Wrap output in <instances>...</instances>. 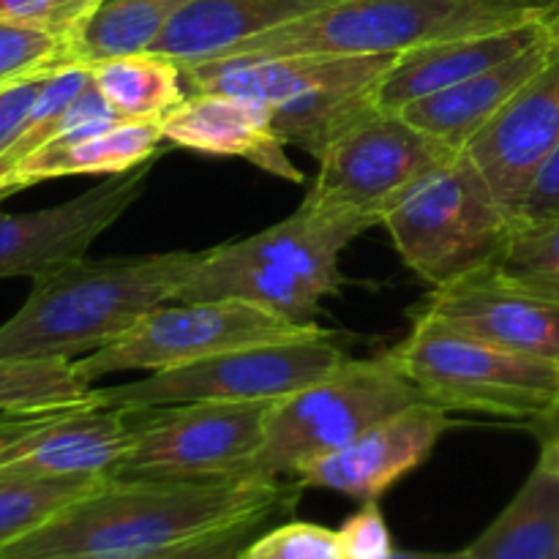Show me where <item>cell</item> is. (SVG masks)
I'll return each mask as SVG.
<instances>
[{
  "mask_svg": "<svg viewBox=\"0 0 559 559\" xmlns=\"http://www.w3.org/2000/svg\"><path fill=\"white\" fill-rule=\"evenodd\" d=\"M369 227V222L353 213L331 211V207L304 200L293 216L238 243L249 254L276 262L295 276L306 278L328 298V295L342 293L344 287L338 254Z\"/></svg>",
  "mask_w": 559,
  "mask_h": 559,
  "instance_id": "23",
  "label": "cell"
},
{
  "mask_svg": "<svg viewBox=\"0 0 559 559\" xmlns=\"http://www.w3.org/2000/svg\"><path fill=\"white\" fill-rule=\"evenodd\" d=\"M555 559H559V546H557V555H555Z\"/></svg>",
  "mask_w": 559,
  "mask_h": 559,
  "instance_id": "40",
  "label": "cell"
},
{
  "mask_svg": "<svg viewBox=\"0 0 559 559\" xmlns=\"http://www.w3.org/2000/svg\"><path fill=\"white\" fill-rule=\"evenodd\" d=\"M49 76L52 74L31 76V80L0 87V151H3V147L20 134L22 126L27 123V118H31L33 107H36L38 96H41Z\"/></svg>",
  "mask_w": 559,
  "mask_h": 559,
  "instance_id": "36",
  "label": "cell"
},
{
  "mask_svg": "<svg viewBox=\"0 0 559 559\" xmlns=\"http://www.w3.org/2000/svg\"><path fill=\"white\" fill-rule=\"evenodd\" d=\"M325 295L287 267L249 254L238 240L202 251L178 300H238L298 325H317Z\"/></svg>",
  "mask_w": 559,
  "mask_h": 559,
  "instance_id": "20",
  "label": "cell"
},
{
  "mask_svg": "<svg viewBox=\"0 0 559 559\" xmlns=\"http://www.w3.org/2000/svg\"><path fill=\"white\" fill-rule=\"evenodd\" d=\"M413 317H431L513 353L559 360V295L513 282L495 265L435 287Z\"/></svg>",
  "mask_w": 559,
  "mask_h": 559,
  "instance_id": "13",
  "label": "cell"
},
{
  "mask_svg": "<svg viewBox=\"0 0 559 559\" xmlns=\"http://www.w3.org/2000/svg\"><path fill=\"white\" fill-rule=\"evenodd\" d=\"M107 475L0 478V549L96 489Z\"/></svg>",
  "mask_w": 559,
  "mask_h": 559,
  "instance_id": "28",
  "label": "cell"
},
{
  "mask_svg": "<svg viewBox=\"0 0 559 559\" xmlns=\"http://www.w3.org/2000/svg\"><path fill=\"white\" fill-rule=\"evenodd\" d=\"M557 16H559V14H557Z\"/></svg>",
  "mask_w": 559,
  "mask_h": 559,
  "instance_id": "41",
  "label": "cell"
},
{
  "mask_svg": "<svg viewBox=\"0 0 559 559\" xmlns=\"http://www.w3.org/2000/svg\"><path fill=\"white\" fill-rule=\"evenodd\" d=\"M399 257L426 284L445 287L497 260L511 216L478 164L459 151L382 216Z\"/></svg>",
  "mask_w": 559,
  "mask_h": 559,
  "instance_id": "6",
  "label": "cell"
},
{
  "mask_svg": "<svg viewBox=\"0 0 559 559\" xmlns=\"http://www.w3.org/2000/svg\"><path fill=\"white\" fill-rule=\"evenodd\" d=\"M513 9L524 11L530 16H555L559 14V0H506Z\"/></svg>",
  "mask_w": 559,
  "mask_h": 559,
  "instance_id": "37",
  "label": "cell"
},
{
  "mask_svg": "<svg viewBox=\"0 0 559 559\" xmlns=\"http://www.w3.org/2000/svg\"><path fill=\"white\" fill-rule=\"evenodd\" d=\"M153 162L123 175H109L96 189L33 213H0V278L38 276L60 262L85 257L93 240L107 233L142 197Z\"/></svg>",
  "mask_w": 559,
  "mask_h": 559,
  "instance_id": "14",
  "label": "cell"
},
{
  "mask_svg": "<svg viewBox=\"0 0 559 559\" xmlns=\"http://www.w3.org/2000/svg\"><path fill=\"white\" fill-rule=\"evenodd\" d=\"M202 251L60 262L33 276L22 309L0 325V360H76L118 342L142 317L175 304Z\"/></svg>",
  "mask_w": 559,
  "mask_h": 559,
  "instance_id": "2",
  "label": "cell"
},
{
  "mask_svg": "<svg viewBox=\"0 0 559 559\" xmlns=\"http://www.w3.org/2000/svg\"><path fill=\"white\" fill-rule=\"evenodd\" d=\"M491 265L513 282L559 295V218L538 224L511 222Z\"/></svg>",
  "mask_w": 559,
  "mask_h": 559,
  "instance_id": "29",
  "label": "cell"
},
{
  "mask_svg": "<svg viewBox=\"0 0 559 559\" xmlns=\"http://www.w3.org/2000/svg\"><path fill=\"white\" fill-rule=\"evenodd\" d=\"M74 66L69 41L36 27L0 22V87Z\"/></svg>",
  "mask_w": 559,
  "mask_h": 559,
  "instance_id": "30",
  "label": "cell"
},
{
  "mask_svg": "<svg viewBox=\"0 0 559 559\" xmlns=\"http://www.w3.org/2000/svg\"><path fill=\"white\" fill-rule=\"evenodd\" d=\"M451 426L448 409L420 399L338 451L304 464L293 478L300 489H325L358 502H377L435 453Z\"/></svg>",
  "mask_w": 559,
  "mask_h": 559,
  "instance_id": "15",
  "label": "cell"
},
{
  "mask_svg": "<svg viewBox=\"0 0 559 559\" xmlns=\"http://www.w3.org/2000/svg\"><path fill=\"white\" fill-rule=\"evenodd\" d=\"M194 0H102L69 41L74 66L151 52L175 16Z\"/></svg>",
  "mask_w": 559,
  "mask_h": 559,
  "instance_id": "25",
  "label": "cell"
},
{
  "mask_svg": "<svg viewBox=\"0 0 559 559\" xmlns=\"http://www.w3.org/2000/svg\"><path fill=\"white\" fill-rule=\"evenodd\" d=\"M93 399H96V388L82 382L74 360H0V413L74 407Z\"/></svg>",
  "mask_w": 559,
  "mask_h": 559,
  "instance_id": "27",
  "label": "cell"
},
{
  "mask_svg": "<svg viewBox=\"0 0 559 559\" xmlns=\"http://www.w3.org/2000/svg\"><path fill=\"white\" fill-rule=\"evenodd\" d=\"M551 27V16L527 20L497 31L469 33V36L442 38L396 55L391 69L374 91V107L380 112H402L409 104L459 85L502 60L538 41Z\"/></svg>",
  "mask_w": 559,
  "mask_h": 559,
  "instance_id": "18",
  "label": "cell"
},
{
  "mask_svg": "<svg viewBox=\"0 0 559 559\" xmlns=\"http://www.w3.org/2000/svg\"><path fill=\"white\" fill-rule=\"evenodd\" d=\"M240 559H347L338 533L311 522H287L257 533L240 551Z\"/></svg>",
  "mask_w": 559,
  "mask_h": 559,
  "instance_id": "31",
  "label": "cell"
},
{
  "mask_svg": "<svg viewBox=\"0 0 559 559\" xmlns=\"http://www.w3.org/2000/svg\"><path fill=\"white\" fill-rule=\"evenodd\" d=\"M325 333L320 325H298L238 300H175L142 317L126 336L98 353L76 358V374L93 385L118 371L180 369L229 349L287 342Z\"/></svg>",
  "mask_w": 559,
  "mask_h": 559,
  "instance_id": "10",
  "label": "cell"
},
{
  "mask_svg": "<svg viewBox=\"0 0 559 559\" xmlns=\"http://www.w3.org/2000/svg\"><path fill=\"white\" fill-rule=\"evenodd\" d=\"M131 440L129 409L98 399L38 413H0V478L109 475Z\"/></svg>",
  "mask_w": 559,
  "mask_h": 559,
  "instance_id": "12",
  "label": "cell"
},
{
  "mask_svg": "<svg viewBox=\"0 0 559 559\" xmlns=\"http://www.w3.org/2000/svg\"><path fill=\"white\" fill-rule=\"evenodd\" d=\"M91 80L123 120H164L189 96L183 69L153 52L102 60L91 66Z\"/></svg>",
  "mask_w": 559,
  "mask_h": 559,
  "instance_id": "26",
  "label": "cell"
},
{
  "mask_svg": "<svg viewBox=\"0 0 559 559\" xmlns=\"http://www.w3.org/2000/svg\"><path fill=\"white\" fill-rule=\"evenodd\" d=\"M164 142L207 156L246 158L289 183H304V173L287 156V142L273 129V112L257 98L233 93H189L162 120Z\"/></svg>",
  "mask_w": 559,
  "mask_h": 559,
  "instance_id": "17",
  "label": "cell"
},
{
  "mask_svg": "<svg viewBox=\"0 0 559 559\" xmlns=\"http://www.w3.org/2000/svg\"><path fill=\"white\" fill-rule=\"evenodd\" d=\"M331 331L287 342L229 349L180 369L156 371L145 380L96 388L107 407L142 409L189 402H282L347 364Z\"/></svg>",
  "mask_w": 559,
  "mask_h": 559,
  "instance_id": "9",
  "label": "cell"
},
{
  "mask_svg": "<svg viewBox=\"0 0 559 559\" xmlns=\"http://www.w3.org/2000/svg\"><path fill=\"white\" fill-rule=\"evenodd\" d=\"M559 546V475L535 464L506 511L467 546L469 559H555Z\"/></svg>",
  "mask_w": 559,
  "mask_h": 559,
  "instance_id": "24",
  "label": "cell"
},
{
  "mask_svg": "<svg viewBox=\"0 0 559 559\" xmlns=\"http://www.w3.org/2000/svg\"><path fill=\"white\" fill-rule=\"evenodd\" d=\"M333 3L338 0H194L175 16L151 52L178 66L205 63Z\"/></svg>",
  "mask_w": 559,
  "mask_h": 559,
  "instance_id": "21",
  "label": "cell"
},
{
  "mask_svg": "<svg viewBox=\"0 0 559 559\" xmlns=\"http://www.w3.org/2000/svg\"><path fill=\"white\" fill-rule=\"evenodd\" d=\"M336 533L347 559H391L396 555V544L377 502H364Z\"/></svg>",
  "mask_w": 559,
  "mask_h": 559,
  "instance_id": "33",
  "label": "cell"
},
{
  "mask_svg": "<svg viewBox=\"0 0 559 559\" xmlns=\"http://www.w3.org/2000/svg\"><path fill=\"white\" fill-rule=\"evenodd\" d=\"M300 486L267 478H104L76 502L0 549V559L158 555L235 527L267 522Z\"/></svg>",
  "mask_w": 559,
  "mask_h": 559,
  "instance_id": "1",
  "label": "cell"
},
{
  "mask_svg": "<svg viewBox=\"0 0 559 559\" xmlns=\"http://www.w3.org/2000/svg\"><path fill=\"white\" fill-rule=\"evenodd\" d=\"M391 559H469L467 551H399Z\"/></svg>",
  "mask_w": 559,
  "mask_h": 559,
  "instance_id": "39",
  "label": "cell"
},
{
  "mask_svg": "<svg viewBox=\"0 0 559 559\" xmlns=\"http://www.w3.org/2000/svg\"><path fill=\"white\" fill-rule=\"evenodd\" d=\"M396 55H222L180 66L189 93L257 98L287 145L322 156L333 136L374 107V91Z\"/></svg>",
  "mask_w": 559,
  "mask_h": 559,
  "instance_id": "3",
  "label": "cell"
},
{
  "mask_svg": "<svg viewBox=\"0 0 559 559\" xmlns=\"http://www.w3.org/2000/svg\"><path fill=\"white\" fill-rule=\"evenodd\" d=\"M527 20L544 16L524 14L506 0H338L224 55H402Z\"/></svg>",
  "mask_w": 559,
  "mask_h": 559,
  "instance_id": "5",
  "label": "cell"
},
{
  "mask_svg": "<svg viewBox=\"0 0 559 559\" xmlns=\"http://www.w3.org/2000/svg\"><path fill=\"white\" fill-rule=\"evenodd\" d=\"M385 355L426 402L502 420H557L559 360L513 353L431 317H413Z\"/></svg>",
  "mask_w": 559,
  "mask_h": 559,
  "instance_id": "4",
  "label": "cell"
},
{
  "mask_svg": "<svg viewBox=\"0 0 559 559\" xmlns=\"http://www.w3.org/2000/svg\"><path fill=\"white\" fill-rule=\"evenodd\" d=\"M162 120H123L102 131H71L58 136L9 175L0 200L27 186L71 175H123L156 162L164 151Z\"/></svg>",
  "mask_w": 559,
  "mask_h": 559,
  "instance_id": "22",
  "label": "cell"
},
{
  "mask_svg": "<svg viewBox=\"0 0 559 559\" xmlns=\"http://www.w3.org/2000/svg\"><path fill=\"white\" fill-rule=\"evenodd\" d=\"M420 399L418 388L385 355L347 360L333 374L276 402L249 475L267 480L295 475Z\"/></svg>",
  "mask_w": 559,
  "mask_h": 559,
  "instance_id": "7",
  "label": "cell"
},
{
  "mask_svg": "<svg viewBox=\"0 0 559 559\" xmlns=\"http://www.w3.org/2000/svg\"><path fill=\"white\" fill-rule=\"evenodd\" d=\"M265 522L243 524L229 533L213 535V538L200 540V544L180 546V549L158 551V555H85V557H52V559H240V551L246 549L251 538L260 533Z\"/></svg>",
  "mask_w": 559,
  "mask_h": 559,
  "instance_id": "34",
  "label": "cell"
},
{
  "mask_svg": "<svg viewBox=\"0 0 559 559\" xmlns=\"http://www.w3.org/2000/svg\"><path fill=\"white\" fill-rule=\"evenodd\" d=\"M538 464H540V467L551 469V473L559 475V415H557V429H555V435H551L549 440L544 442V451H540Z\"/></svg>",
  "mask_w": 559,
  "mask_h": 559,
  "instance_id": "38",
  "label": "cell"
},
{
  "mask_svg": "<svg viewBox=\"0 0 559 559\" xmlns=\"http://www.w3.org/2000/svg\"><path fill=\"white\" fill-rule=\"evenodd\" d=\"M276 402H189L129 409V453L109 478H251Z\"/></svg>",
  "mask_w": 559,
  "mask_h": 559,
  "instance_id": "8",
  "label": "cell"
},
{
  "mask_svg": "<svg viewBox=\"0 0 559 559\" xmlns=\"http://www.w3.org/2000/svg\"><path fill=\"white\" fill-rule=\"evenodd\" d=\"M557 49L559 16L555 14L549 31L527 49L459 82V85L409 104L402 109V115L451 151H464L473 136L549 63Z\"/></svg>",
  "mask_w": 559,
  "mask_h": 559,
  "instance_id": "19",
  "label": "cell"
},
{
  "mask_svg": "<svg viewBox=\"0 0 559 559\" xmlns=\"http://www.w3.org/2000/svg\"><path fill=\"white\" fill-rule=\"evenodd\" d=\"M456 153L402 112L371 109L322 151L320 173L304 200L353 213L374 227L415 183Z\"/></svg>",
  "mask_w": 559,
  "mask_h": 559,
  "instance_id": "11",
  "label": "cell"
},
{
  "mask_svg": "<svg viewBox=\"0 0 559 559\" xmlns=\"http://www.w3.org/2000/svg\"><path fill=\"white\" fill-rule=\"evenodd\" d=\"M102 0H0V22L36 27L71 41Z\"/></svg>",
  "mask_w": 559,
  "mask_h": 559,
  "instance_id": "32",
  "label": "cell"
},
{
  "mask_svg": "<svg viewBox=\"0 0 559 559\" xmlns=\"http://www.w3.org/2000/svg\"><path fill=\"white\" fill-rule=\"evenodd\" d=\"M559 218V142L555 151L546 156L540 169L535 173L522 205H519L513 222L538 224V222H557Z\"/></svg>",
  "mask_w": 559,
  "mask_h": 559,
  "instance_id": "35",
  "label": "cell"
},
{
  "mask_svg": "<svg viewBox=\"0 0 559 559\" xmlns=\"http://www.w3.org/2000/svg\"><path fill=\"white\" fill-rule=\"evenodd\" d=\"M559 142V49L549 63L473 136L464 151L489 180L497 202L516 216L540 164Z\"/></svg>",
  "mask_w": 559,
  "mask_h": 559,
  "instance_id": "16",
  "label": "cell"
}]
</instances>
